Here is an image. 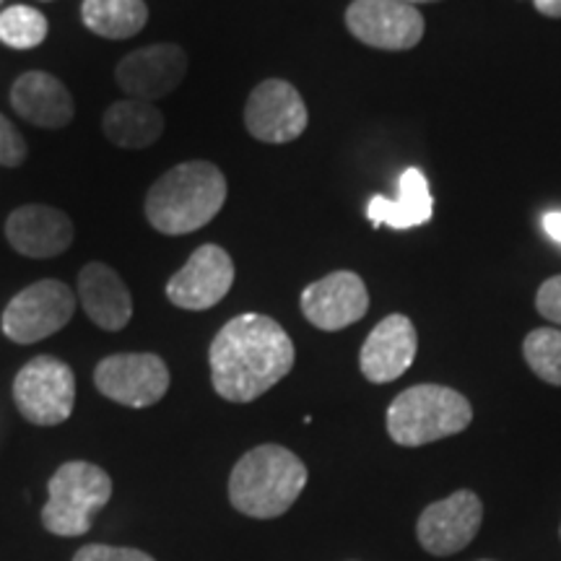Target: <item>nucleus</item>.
<instances>
[{
	"label": "nucleus",
	"mask_w": 561,
	"mask_h": 561,
	"mask_svg": "<svg viewBox=\"0 0 561 561\" xmlns=\"http://www.w3.org/2000/svg\"><path fill=\"white\" fill-rule=\"evenodd\" d=\"M536 307L546 320H551V322H557V325H561V276H553L549 280H543L541 289H538Z\"/></svg>",
	"instance_id": "obj_26"
},
{
	"label": "nucleus",
	"mask_w": 561,
	"mask_h": 561,
	"mask_svg": "<svg viewBox=\"0 0 561 561\" xmlns=\"http://www.w3.org/2000/svg\"><path fill=\"white\" fill-rule=\"evenodd\" d=\"M473 409L462 392L445 385H413L388 409V434L401 447H421L468 430Z\"/></svg>",
	"instance_id": "obj_4"
},
{
	"label": "nucleus",
	"mask_w": 561,
	"mask_h": 561,
	"mask_svg": "<svg viewBox=\"0 0 561 561\" xmlns=\"http://www.w3.org/2000/svg\"><path fill=\"white\" fill-rule=\"evenodd\" d=\"M523 354L528 367L543 382L561 388V331L557 328H538L528 333L523 343Z\"/></svg>",
	"instance_id": "obj_23"
},
{
	"label": "nucleus",
	"mask_w": 561,
	"mask_h": 561,
	"mask_svg": "<svg viewBox=\"0 0 561 561\" xmlns=\"http://www.w3.org/2000/svg\"><path fill=\"white\" fill-rule=\"evenodd\" d=\"M47 19L32 5H11L0 11V42L13 50H34L47 39Z\"/></svg>",
	"instance_id": "obj_22"
},
{
	"label": "nucleus",
	"mask_w": 561,
	"mask_h": 561,
	"mask_svg": "<svg viewBox=\"0 0 561 561\" xmlns=\"http://www.w3.org/2000/svg\"><path fill=\"white\" fill-rule=\"evenodd\" d=\"M401 3H409V5H419V3H434V0H401Z\"/></svg>",
	"instance_id": "obj_29"
},
{
	"label": "nucleus",
	"mask_w": 561,
	"mask_h": 561,
	"mask_svg": "<svg viewBox=\"0 0 561 561\" xmlns=\"http://www.w3.org/2000/svg\"><path fill=\"white\" fill-rule=\"evenodd\" d=\"M434 201L430 193V182H426L424 172L411 167L401 174L398 182V198H385V195H375L369 201L367 216L371 227H382L388 224L392 229H411L421 227L432 219Z\"/></svg>",
	"instance_id": "obj_19"
},
{
	"label": "nucleus",
	"mask_w": 561,
	"mask_h": 561,
	"mask_svg": "<svg viewBox=\"0 0 561 561\" xmlns=\"http://www.w3.org/2000/svg\"><path fill=\"white\" fill-rule=\"evenodd\" d=\"M164 115L153 102L121 100L112 102L102 115V130L110 144L121 149H149L164 136Z\"/></svg>",
	"instance_id": "obj_20"
},
{
	"label": "nucleus",
	"mask_w": 561,
	"mask_h": 561,
	"mask_svg": "<svg viewBox=\"0 0 561 561\" xmlns=\"http://www.w3.org/2000/svg\"><path fill=\"white\" fill-rule=\"evenodd\" d=\"M0 3H3V0H0Z\"/></svg>",
	"instance_id": "obj_31"
},
{
	"label": "nucleus",
	"mask_w": 561,
	"mask_h": 561,
	"mask_svg": "<svg viewBox=\"0 0 561 561\" xmlns=\"http://www.w3.org/2000/svg\"><path fill=\"white\" fill-rule=\"evenodd\" d=\"M369 310V291L354 271H335L301 291V314L320 331L335 333L359 322Z\"/></svg>",
	"instance_id": "obj_13"
},
{
	"label": "nucleus",
	"mask_w": 561,
	"mask_h": 561,
	"mask_svg": "<svg viewBox=\"0 0 561 561\" xmlns=\"http://www.w3.org/2000/svg\"><path fill=\"white\" fill-rule=\"evenodd\" d=\"M5 240L24 257H58L73 244V221L60 208L26 203L11 210L5 221Z\"/></svg>",
	"instance_id": "obj_15"
},
{
	"label": "nucleus",
	"mask_w": 561,
	"mask_h": 561,
	"mask_svg": "<svg viewBox=\"0 0 561 561\" xmlns=\"http://www.w3.org/2000/svg\"><path fill=\"white\" fill-rule=\"evenodd\" d=\"M26 140L9 117L0 115V167H21L26 161Z\"/></svg>",
	"instance_id": "obj_24"
},
{
	"label": "nucleus",
	"mask_w": 561,
	"mask_h": 561,
	"mask_svg": "<svg viewBox=\"0 0 561 561\" xmlns=\"http://www.w3.org/2000/svg\"><path fill=\"white\" fill-rule=\"evenodd\" d=\"M94 385L110 401L149 409L170 390V369L157 354H112L96 364Z\"/></svg>",
	"instance_id": "obj_8"
},
{
	"label": "nucleus",
	"mask_w": 561,
	"mask_h": 561,
	"mask_svg": "<svg viewBox=\"0 0 561 561\" xmlns=\"http://www.w3.org/2000/svg\"><path fill=\"white\" fill-rule=\"evenodd\" d=\"M73 561H157L146 551L138 549H121V546H102V543H89L81 551H76Z\"/></svg>",
	"instance_id": "obj_25"
},
{
	"label": "nucleus",
	"mask_w": 561,
	"mask_h": 561,
	"mask_svg": "<svg viewBox=\"0 0 561 561\" xmlns=\"http://www.w3.org/2000/svg\"><path fill=\"white\" fill-rule=\"evenodd\" d=\"M234 284V263L219 244H201L187 263L167 280V299L180 310H210Z\"/></svg>",
	"instance_id": "obj_11"
},
{
	"label": "nucleus",
	"mask_w": 561,
	"mask_h": 561,
	"mask_svg": "<svg viewBox=\"0 0 561 561\" xmlns=\"http://www.w3.org/2000/svg\"><path fill=\"white\" fill-rule=\"evenodd\" d=\"M81 21L96 37L130 39L149 21V5L144 0H83Z\"/></svg>",
	"instance_id": "obj_21"
},
{
	"label": "nucleus",
	"mask_w": 561,
	"mask_h": 561,
	"mask_svg": "<svg viewBox=\"0 0 561 561\" xmlns=\"http://www.w3.org/2000/svg\"><path fill=\"white\" fill-rule=\"evenodd\" d=\"M11 107L37 128H66L73 121L76 104L66 83L45 70H26L11 87Z\"/></svg>",
	"instance_id": "obj_17"
},
{
	"label": "nucleus",
	"mask_w": 561,
	"mask_h": 561,
	"mask_svg": "<svg viewBox=\"0 0 561 561\" xmlns=\"http://www.w3.org/2000/svg\"><path fill=\"white\" fill-rule=\"evenodd\" d=\"M416 351L419 339L413 322L405 314H388L364 341L359 354L362 375L375 385L398 380L411 369Z\"/></svg>",
	"instance_id": "obj_16"
},
{
	"label": "nucleus",
	"mask_w": 561,
	"mask_h": 561,
	"mask_svg": "<svg viewBox=\"0 0 561 561\" xmlns=\"http://www.w3.org/2000/svg\"><path fill=\"white\" fill-rule=\"evenodd\" d=\"M346 26L377 50H411L424 37V16L401 0H354L346 9Z\"/></svg>",
	"instance_id": "obj_10"
},
{
	"label": "nucleus",
	"mask_w": 561,
	"mask_h": 561,
	"mask_svg": "<svg viewBox=\"0 0 561 561\" xmlns=\"http://www.w3.org/2000/svg\"><path fill=\"white\" fill-rule=\"evenodd\" d=\"M543 231L551 237L553 242L561 244V210H549V214H543Z\"/></svg>",
	"instance_id": "obj_27"
},
{
	"label": "nucleus",
	"mask_w": 561,
	"mask_h": 561,
	"mask_svg": "<svg viewBox=\"0 0 561 561\" xmlns=\"http://www.w3.org/2000/svg\"><path fill=\"white\" fill-rule=\"evenodd\" d=\"M79 297L83 312L102 331L117 333L133 318V297L121 273L107 263H87L79 273Z\"/></svg>",
	"instance_id": "obj_18"
},
{
	"label": "nucleus",
	"mask_w": 561,
	"mask_h": 561,
	"mask_svg": "<svg viewBox=\"0 0 561 561\" xmlns=\"http://www.w3.org/2000/svg\"><path fill=\"white\" fill-rule=\"evenodd\" d=\"M559 536H561V528H559Z\"/></svg>",
	"instance_id": "obj_30"
},
{
	"label": "nucleus",
	"mask_w": 561,
	"mask_h": 561,
	"mask_svg": "<svg viewBox=\"0 0 561 561\" xmlns=\"http://www.w3.org/2000/svg\"><path fill=\"white\" fill-rule=\"evenodd\" d=\"M536 3V9L543 13V16H551V19H561V0H533Z\"/></svg>",
	"instance_id": "obj_28"
},
{
	"label": "nucleus",
	"mask_w": 561,
	"mask_h": 561,
	"mask_svg": "<svg viewBox=\"0 0 561 561\" xmlns=\"http://www.w3.org/2000/svg\"><path fill=\"white\" fill-rule=\"evenodd\" d=\"M13 403L37 426H58L70 419L76 403V375L55 356H34L13 380Z\"/></svg>",
	"instance_id": "obj_6"
},
{
	"label": "nucleus",
	"mask_w": 561,
	"mask_h": 561,
	"mask_svg": "<svg viewBox=\"0 0 561 561\" xmlns=\"http://www.w3.org/2000/svg\"><path fill=\"white\" fill-rule=\"evenodd\" d=\"M227 178L210 161L172 167L146 193V219L161 234H191L216 219L227 203Z\"/></svg>",
	"instance_id": "obj_2"
},
{
	"label": "nucleus",
	"mask_w": 561,
	"mask_h": 561,
	"mask_svg": "<svg viewBox=\"0 0 561 561\" xmlns=\"http://www.w3.org/2000/svg\"><path fill=\"white\" fill-rule=\"evenodd\" d=\"M210 382L224 401L250 403L294 367L289 333L265 314H237L216 333L208 351Z\"/></svg>",
	"instance_id": "obj_1"
},
{
	"label": "nucleus",
	"mask_w": 561,
	"mask_h": 561,
	"mask_svg": "<svg viewBox=\"0 0 561 561\" xmlns=\"http://www.w3.org/2000/svg\"><path fill=\"white\" fill-rule=\"evenodd\" d=\"M307 123L305 100L284 79L257 83L244 104V128L263 144H291L307 130Z\"/></svg>",
	"instance_id": "obj_9"
},
{
	"label": "nucleus",
	"mask_w": 561,
	"mask_h": 561,
	"mask_svg": "<svg viewBox=\"0 0 561 561\" xmlns=\"http://www.w3.org/2000/svg\"><path fill=\"white\" fill-rule=\"evenodd\" d=\"M307 486V466L280 445H261L244 453L229 476V502L242 515L255 520H273Z\"/></svg>",
	"instance_id": "obj_3"
},
{
	"label": "nucleus",
	"mask_w": 561,
	"mask_h": 561,
	"mask_svg": "<svg viewBox=\"0 0 561 561\" xmlns=\"http://www.w3.org/2000/svg\"><path fill=\"white\" fill-rule=\"evenodd\" d=\"M187 55L178 45H149L117 62L115 81L130 100L157 102L185 81Z\"/></svg>",
	"instance_id": "obj_14"
},
{
	"label": "nucleus",
	"mask_w": 561,
	"mask_h": 561,
	"mask_svg": "<svg viewBox=\"0 0 561 561\" xmlns=\"http://www.w3.org/2000/svg\"><path fill=\"white\" fill-rule=\"evenodd\" d=\"M47 504L42 507V525L60 538H76L91 530L96 512L112 496V479L94 462H62L47 481Z\"/></svg>",
	"instance_id": "obj_5"
},
{
	"label": "nucleus",
	"mask_w": 561,
	"mask_h": 561,
	"mask_svg": "<svg viewBox=\"0 0 561 561\" xmlns=\"http://www.w3.org/2000/svg\"><path fill=\"white\" fill-rule=\"evenodd\" d=\"M76 312V294L68 284L55 278H42L21 289L5 305L0 328L13 343H37L55 335L68 325Z\"/></svg>",
	"instance_id": "obj_7"
},
{
	"label": "nucleus",
	"mask_w": 561,
	"mask_h": 561,
	"mask_svg": "<svg viewBox=\"0 0 561 561\" xmlns=\"http://www.w3.org/2000/svg\"><path fill=\"white\" fill-rule=\"evenodd\" d=\"M483 507L473 491L460 489L421 512L416 538L432 557H450L466 549L481 528Z\"/></svg>",
	"instance_id": "obj_12"
}]
</instances>
